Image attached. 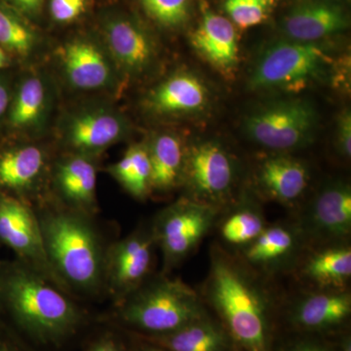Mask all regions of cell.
Here are the masks:
<instances>
[{
  "label": "cell",
  "mask_w": 351,
  "mask_h": 351,
  "mask_svg": "<svg viewBox=\"0 0 351 351\" xmlns=\"http://www.w3.org/2000/svg\"><path fill=\"white\" fill-rule=\"evenodd\" d=\"M205 299L247 351H269V295L244 263L215 246Z\"/></svg>",
  "instance_id": "cell-1"
},
{
  "label": "cell",
  "mask_w": 351,
  "mask_h": 351,
  "mask_svg": "<svg viewBox=\"0 0 351 351\" xmlns=\"http://www.w3.org/2000/svg\"><path fill=\"white\" fill-rule=\"evenodd\" d=\"M38 215L53 269L71 293L95 294L104 286L105 255L89 217L69 208Z\"/></svg>",
  "instance_id": "cell-2"
},
{
  "label": "cell",
  "mask_w": 351,
  "mask_h": 351,
  "mask_svg": "<svg viewBox=\"0 0 351 351\" xmlns=\"http://www.w3.org/2000/svg\"><path fill=\"white\" fill-rule=\"evenodd\" d=\"M3 292L16 320L39 343L68 338L82 323V311L71 295L23 263L6 277Z\"/></svg>",
  "instance_id": "cell-3"
},
{
  "label": "cell",
  "mask_w": 351,
  "mask_h": 351,
  "mask_svg": "<svg viewBox=\"0 0 351 351\" xmlns=\"http://www.w3.org/2000/svg\"><path fill=\"white\" fill-rule=\"evenodd\" d=\"M120 318L134 328L156 336L174 332L206 315L193 288L165 274L149 277L119 302Z\"/></svg>",
  "instance_id": "cell-4"
},
{
  "label": "cell",
  "mask_w": 351,
  "mask_h": 351,
  "mask_svg": "<svg viewBox=\"0 0 351 351\" xmlns=\"http://www.w3.org/2000/svg\"><path fill=\"white\" fill-rule=\"evenodd\" d=\"M336 58L324 41H277L258 58L249 85L256 91L299 94L321 80H328Z\"/></svg>",
  "instance_id": "cell-5"
},
{
  "label": "cell",
  "mask_w": 351,
  "mask_h": 351,
  "mask_svg": "<svg viewBox=\"0 0 351 351\" xmlns=\"http://www.w3.org/2000/svg\"><path fill=\"white\" fill-rule=\"evenodd\" d=\"M316 126L315 108L300 98L269 101L249 112L243 121L252 142L276 152L306 147L313 142Z\"/></svg>",
  "instance_id": "cell-6"
},
{
  "label": "cell",
  "mask_w": 351,
  "mask_h": 351,
  "mask_svg": "<svg viewBox=\"0 0 351 351\" xmlns=\"http://www.w3.org/2000/svg\"><path fill=\"white\" fill-rule=\"evenodd\" d=\"M219 209L189 197L162 210L152 223L157 248L163 258V274L188 258L206 237Z\"/></svg>",
  "instance_id": "cell-7"
},
{
  "label": "cell",
  "mask_w": 351,
  "mask_h": 351,
  "mask_svg": "<svg viewBox=\"0 0 351 351\" xmlns=\"http://www.w3.org/2000/svg\"><path fill=\"white\" fill-rule=\"evenodd\" d=\"M234 157L217 141H200L186 147L182 184L189 196L219 210L232 197L237 181Z\"/></svg>",
  "instance_id": "cell-8"
},
{
  "label": "cell",
  "mask_w": 351,
  "mask_h": 351,
  "mask_svg": "<svg viewBox=\"0 0 351 351\" xmlns=\"http://www.w3.org/2000/svg\"><path fill=\"white\" fill-rule=\"evenodd\" d=\"M104 44L119 75L138 78L158 58L156 39L142 21L125 12H110L101 21Z\"/></svg>",
  "instance_id": "cell-9"
},
{
  "label": "cell",
  "mask_w": 351,
  "mask_h": 351,
  "mask_svg": "<svg viewBox=\"0 0 351 351\" xmlns=\"http://www.w3.org/2000/svg\"><path fill=\"white\" fill-rule=\"evenodd\" d=\"M156 248L152 226H142L106 252L104 284L119 304L151 277Z\"/></svg>",
  "instance_id": "cell-10"
},
{
  "label": "cell",
  "mask_w": 351,
  "mask_h": 351,
  "mask_svg": "<svg viewBox=\"0 0 351 351\" xmlns=\"http://www.w3.org/2000/svg\"><path fill=\"white\" fill-rule=\"evenodd\" d=\"M0 240L19 256L24 265L73 294L51 265L36 212L23 201L11 197L0 199Z\"/></svg>",
  "instance_id": "cell-11"
},
{
  "label": "cell",
  "mask_w": 351,
  "mask_h": 351,
  "mask_svg": "<svg viewBox=\"0 0 351 351\" xmlns=\"http://www.w3.org/2000/svg\"><path fill=\"white\" fill-rule=\"evenodd\" d=\"M297 228L304 241L341 244L351 233V188L345 181L328 182L304 210Z\"/></svg>",
  "instance_id": "cell-12"
},
{
  "label": "cell",
  "mask_w": 351,
  "mask_h": 351,
  "mask_svg": "<svg viewBox=\"0 0 351 351\" xmlns=\"http://www.w3.org/2000/svg\"><path fill=\"white\" fill-rule=\"evenodd\" d=\"M128 119L106 106H92L69 113L62 124V138L71 154L95 156L130 133Z\"/></svg>",
  "instance_id": "cell-13"
},
{
  "label": "cell",
  "mask_w": 351,
  "mask_h": 351,
  "mask_svg": "<svg viewBox=\"0 0 351 351\" xmlns=\"http://www.w3.org/2000/svg\"><path fill=\"white\" fill-rule=\"evenodd\" d=\"M211 105L204 80L189 71H179L152 88L144 99L145 112L159 119L198 117Z\"/></svg>",
  "instance_id": "cell-14"
},
{
  "label": "cell",
  "mask_w": 351,
  "mask_h": 351,
  "mask_svg": "<svg viewBox=\"0 0 351 351\" xmlns=\"http://www.w3.org/2000/svg\"><path fill=\"white\" fill-rule=\"evenodd\" d=\"M66 82L78 90H104L114 86L119 76L105 46L90 36L71 39L61 50Z\"/></svg>",
  "instance_id": "cell-15"
},
{
  "label": "cell",
  "mask_w": 351,
  "mask_h": 351,
  "mask_svg": "<svg viewBox=\"0 0 351 351\" xmlns=\"http://www.w3.org/2000/svg\"><path fill=\"white\" fill-rule=\"evenodd\" d=\"M237 29L226 16L204 5L199 23L189 34L193 50L223 77L232 80L239 66Z\"/></svg>",
  "instance_id": "cell-16"
},
{
  "label": "cell",
  "mask_w": 351,
  "mask_h": 351,
  "mask_svg": "<svg viewBox=\"0 0 351 351\" xmlns=\"http://www.w3.org/2000/svg\"><path fill=\"white\" fill-rule=\"evenodd\" d=\"M348 25V13L336 0H297L280 25L287 39L320 43L345 32Z\"/></svg>",
  "instance_id": "cell-17"
},
{
  "label": "cell",
  "mask_w": 351,
  "mask_h": 351,
  "mask_svg": "<svg viewBox=\"0 0 351 351\" xmlns=\"http://www.w3.org/2000/svg\"><path fill=\"white\" fill-rule=\"evenodd\" d=\"M97 171L93 157L71 154L58 161L55 188L66 208L90 217L96 211Z\"/></svg>",
  "instance_id": "cell-18"
},
{
  "label": "cell",
  "mask_w": 351,
  "mask_h": 351,
  "mask_svg": "<svg viewBox=\"0 0 351 351\" xmlns=\"http://www.w3.org/2000/svg\"><path fill=\"white\" fill-rule=\"evenodd\" d=\"M302 242L297 226H267L257 239L242 248L243 263L267 272L282 269L297 257Z\"/></svg>",
  "instance_id": "cell-19"
},
{
  "label": "cell",
  "mask_w": 351,
  "mask_h": 351,
  "mask_svg": "<svg viewBox=\"0 0 351 351\" xmlns=\"http://www.w3.org/2000/svg\"><path fill=\"white\" fill-rule=\"evenodd\" d=\"M256 179L267 197L283 204H293L308 188L311 173L299 159L276 156L267 157L260 163Z\"/></svg>",
  "instance_id": "cell-20"
},
{
  "label": "cell",
  "mask_w": 351,
  "mask_h": 351,
  "mask_svg": "<svg viewBox=\"0 0 351 351\" xmlns=\"http://www.w3.org/2000/svg\"><path fill=\"white\" fill-rule=\"evenodd\" d=\"M351 295L348 291L322 290L298 298L292 319L306 330H325L341 324L350 317Z\"/></svg>",
  "instance_id": "cell-21"
},
{
  "label": "cell",
  "mask_w": 351,
  "mask_h": 351,
  "mask_svg": "<svg viewBox=\"0 0 351 351\" xmlns=\"http://www.w3.org/2000/svg\"><path fill=\"white\" fill-rule=\"evenodd\" d=\"M51 101L49 86L43 76H25L11 98L7 112L9 124L16 130L32 134L40 131L49 117Z\"/></svg>",
  "instance_id": "cell-22"
},
{
  "label": "cell",
  "mask_w": 351,
  "mask_h": 351,
  "mask_svg": "<svg viewBox=\"0 0 351 351\" xmlns=\"http://www.w3.org/2000/svg\"><path fill=\"white\" fill-rule=\"evenodd\" d=\"M152 166V191L169 193L182 184L186 149L175 133H158L147 145Z\"/></svg>",
  "instance_id": "cell-23"
},
{
  "label": "cell",
  "mask_w": 351,
  "mask_h": 351,
  "mask_svg": "<svg viewBox=\"0 0 351 351\" xmlns=\"http://www.w3.org/2000/svg\"><path fill=\"white\" fill-rule=\"evenodd\" d=\"M46 167V154L36 145L13 147L0 154V186L18 191L34 189Z\"/></svg>",
  "instance_id": "cell-24"
},
{
  "label": "cell",
  "mask_w": 351,
  "mask_h": 351,
  "mask_svg": "<svg viewBox=\"0 0 351 351\" xmlns=\"http://www.w3.org/2000/svg\"><path fill=\"white\" fill-rule=\"evenodd\" d=\"M156 341L167 351H226L228 346L225 330L207 314L174 332L156 336Z\"/></svg>",
  "instance_id": "cell-25"
},
{
  "label": "cell",
  "mask_w": 351,
  "mask_h": 351,
  "mask_svg": "<svg viewBox=\"0 0 351 351\" xmlns=\"http://www.w3.org/2000/svg\"><path fill=\"white\" fill-rule=\"evenodd\" d=\"M302 272L321 287H343L351 276L350 247L334 244L315 252L304 263Z\"/></svg>",
  "instance_id": "cell-26"
},
{
  "label": "cell",
  "mask_w": 351,
  "mask_h": 351,
  "mask_svg": "<svg viewBox=\"0 0 351 351\" xmlns=\"http://www.w3.org/2000/svg\"><path fill=\"white\" fill-rule=\"evenodd\" d=\"M267 228L262 209L255 201L241 198L219 223V235L230 246L244 248Z\"/></svg>",
  "instance_id": "cell-27"
},
{
  "label": "cell",
  "mask_w": 351,
  "mask_h": 351,
  "mask_svg": "<svg viewBox=\"0 0 351 351\" xmlns=\"http://www.w3.org/2000/svg\"><path fill=\"white\" fill-rule=\"evenodd\" d=\"M108 172L138 199H144L152 191V166L147 145H132L108 168Z\"/></svg>",
  "instance_id": "cell-28"
},
{
  "label": "cell",
  "mask_w": 351,
  "mask_h": 351,
  "mask_svg": "<svg viewBox=\"0 0 351 351\" xmlns=\"http://www.w3.org/2000/svg\"><path fill=\"white\" fill-rule=\"evenodd\" d=\"M39 43L40 36L32 21L0 0V47L7 53L27 58L38 49Z\"/></svg>",
  "instance_id": "cell-29"
},
{
  "label": "cell",
  "mask_w": 351,
  "mask_h": 351,
  "mask_svg": "<svg viewBox=\"0 0 351 351\" xmlns=\"http://www.w3.org/2000/svg\"><path fill=\"white\" fill-rule=\"evenodd\" d=\"M276 6L277 0H223L226 17L239 29L263 24Z\"/></svg>",
  "instance_id": "cell-30"
},
{
  "label": "cell",
  "mask_w": 351,
  "mask_h": 351,
  "mask_svg": "<svg viewBox=\"0 0 351 351\" xmlns=\"http://www.w3.org/2000/svg\"><path fill=\"white\" fill-rule=\"evenodd\" d=\"M149 19L163 29H181L191 18L193 0H137Z\"/></svg>",
  "instance_id": "cell-31"
},
{
  "label": "cell",
  "mask_w": 351,
  "mask_h": 351,
  "mask_svg": "<svg viewBox=\"0 0 351 351\" xmlns=\"http://www.w3.org/2000/svg\"><path fill=\"white\" fill-rule=\"evenodd\" d=\"M88 0H49L51 17L59 24H69L82 17Z\"/></svg>",
  "instance_id": "cell-32"
},
{
  "label": "cell",
  "mask_w": 351,
  "mask_h": 351,
  "mask_svg": "<svg viewBox=\"0 0 351 351\" xmlns=\"http://www.w3.org/2000/svg\"><path fill=\"white\" fill-rule=\"evenodd\" d=\"M335 90L346 95L350 93V55L336 58L330 71L329 78Z\"/></svg>",
  "instance_id": "cell-33"
},
{
  "label": "cell",
  "mask_w": 351,
  "mask_h": 351,
  "mask_svg": "<svg viewBox=\"0 0 351 351\" xmlns=\"http://www.w3.org/2000/svg\"><path fill=\"white\" fill-rule=\"evenodd\" d=\"M336 149L339 156L345 159L351 156V113L350 110H343L339 113L336 123Z\"/></svg>",
  "instance_id": "cell-34"
},
{
  "label": "cell",
  "mask_w": 351,
  "mask_h": 351,
  "mask_svg": "<svg viewBox=\"0 0 351 351\" xmlns=\"http://www.w3.org/2000/svg\"><path fill=\"white\" fill-rule=\"evenodd\" d=\"M27 19H38L43 13L45 0H4Z\"/></svg>",
  "instance_id": "cell-35"
},
{
  "label": "cell",
  "mask_w": 351,
  "mask_h": 351,
  "mask_svg": "<svg viewBox=\"0 0 351 351\" xmlns=\"http://www.w3.org/2000/svg\"><path fill=\"white\" fill-rule=\"evenodd\" d=\"M10 89L8 83L2 76H0V120L8 112L11 101Z\"/></svg>",
  "instance_id": "cell-36"
},
{
  "label": "cell",
  "mask_w": 351,
  "mask_h": 351,
  "mask_svg": "<svg viewBox=\"0 0 351 351\" xmlns=\"http://www.w3.org/2000/svg\"><path fill=\"white\" fill-rule=\"evenodd\" d=\"M88 351H121V350L112 339H104Z\"/></svg>",
  "instance_id": "cell-37"
},
{
  "label": "cell",
  "mask_w": 351,
  "mask_h": 351,
  "mask_svg": "<svg viewBox=\"0 0 351 351\" xmlns=\"http://www.w3.org/2000/svg\"><path fill=\"white\" fill-rule=\"evenodd\" d=\"M292 351H327L324 348H321L313 343H302V345L298 346Z\"/></svg>",
  "instance_id": "cell-38"
},
{
  "label": "cell",
  "mask_w": 351,
  "mask_h": 351,
  "mask_svg": "<svg viewBox=\"0 0 351 351\" xmlns=\"http://www.w3.org/2000/svg\"><path fill=\"white\" fill-rule=\"evenodd\" d=\"M9 62H10V60H9L6 51L3 48L0 47V69H3L8 66Z\"/></svg>",
  "instance_id": "cell-39"
},
{
  "label": "cell",
  "mask_w": 351,
  "mask_h": 351,
  "mask_svg": "<svg viewBox=\"0 0 351 351\" xmlns=\"http://www.w3.org/2000/svg\"><path fill=\"white\" fill-rule=\"evenodd\" d=\"M350 350H351L350 341H348V339H346L345 343H343V351H350Z\"/></svg>",
  "instance_id": "cell-40"
},
{
  "label": "cell",
  "mask_w": 351,
  "mask_h": 351,
  "mask_svg": "<svg viewBox=\"0 0 351 351\" xmlns=\"http://www.w3.org/2000/svg\"><path fill=\"white\" fill-rule=\"evenodd\" d=\"M144 351H167V350H164L163 348H154V346H152V348H145V350Z\"/></svg>",
  "instance_id": "cell-41"
},
{
  "label": "cell",
  "mask_w": 351,
  "mask_h": 351,
  "mask_svg": "<svg viewBox=\"0 0 351 351\" xmlns=\"http://www.w3.org/2000/svg\"><path fill=\"white\" fill-rule=\"evenodd\" d=\"M0 351H13L10 348H7L5 346L0 345Z\"/></svg>",
  "instance_id": "cell-42"
}]
</instances>
